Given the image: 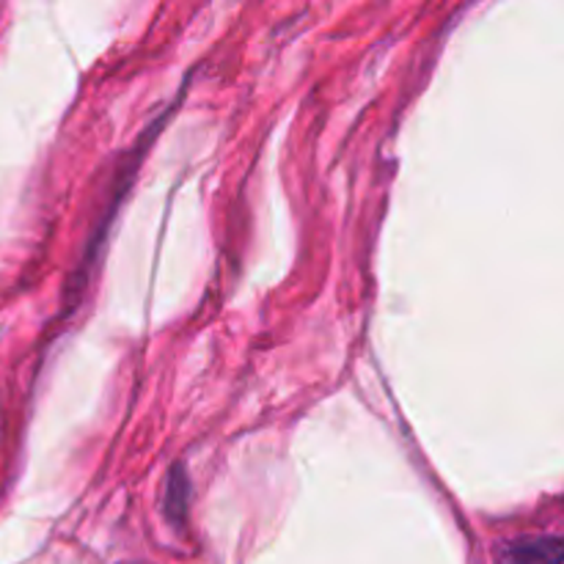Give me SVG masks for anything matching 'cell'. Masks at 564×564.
I'll return each instance as SVG.
<instances>
[{
  "mask_svg": "<svg viewBox=\"0 0 564 564\" xmlns=\"http://www.w3.org/2000/svg\"><path fill=\"white\" fill-rule=\"evenodd\" d=\"M499 560L501 564H560L562 540L556 534L512 540L499 551Z\"/></svg>",
  "mask_w": 564,
  "mask_h": 564,
  "instance_id": "obj_1",
  "label": "cell"
},
{
  "mask_svg": "<svg viewBox=\"0 0 564 564\" xmlns=\"http://www.w3.org/2000/svg\"><path fill=\"white\" fill-rule=\"evenodd\" d=\"M187 505V488L185 479H182V468H176L174 477L169 482V501H165V510H169L171 518H182Z\"/></svg>",
  "mask_w": 564,
  "mask_h": 564,
  "instance_id": "obj_2",
  "label": "cell"
}]
</instances>
